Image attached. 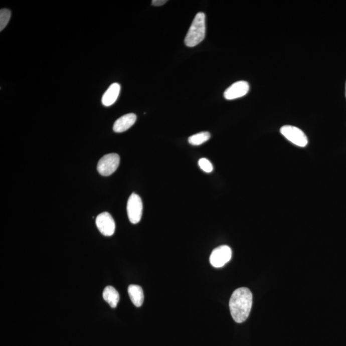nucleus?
<instances>
[{
    "label": "nucleus",
    "instance_id": "1",
    "mask_svg": "<svg viewBox=\"0 0 346 346\" xmlns=\"http://www.w3.org/2000/svg\"><path fill=\"white\" fill-rule=\"evenodd\" d=\"M252 304V293L248 288H239L233 292L229 305L231 315L235 322L241 323L248 319Z\"/></svg>",
    "mask_w": 346,
    "mask_h": 346
},
{
    "label": "nucleus",
    "instance_id": "2",
    "mask_svg": "<svg viewBox=\"0 0 346 346\" xmlns=\"http://www.w3.org/2000/svg\"><path fill=\"white\" fill-rule=\"evenodd\" d=\"M206 26L205 13H198L195 16L185 39V44L188 47H195L204 40Z\"/></svg>",
    "mask_w": 346,
    "mask_h": 346
},
{
    "label": "nucleus",
    "instance_id": "3",
    "mask_svg": "<svg viewBox=\"0 0 346 346\" xmlns=\"http://www.w3.org/2000/svg\"><path fill=\"white\" fill-rule=\"evenodd\" d=\"M120 163L119 154L110 153L103 156L98 161L97 169L101 175L108 177L118 168Z\"/></svg>",
    "mask_w": 346,
    "mask_h": 346
},
{
    "label": "nucleus",
    "instance_id": "4",
    "mask_svg": "<svg viewBox=\"0 0 346 346\" xmlns=\"http://www.w3.org/2000/svg\"><path fill=\"white\" fill-rule=\"evenodd\" d=\"M280 132L290 142L299 147L308 144V138L303 131L296 126L285 125L281 127Z\"/></svg>",
    "mask_w": 346,
    "mask_h": 346
},
{
    "label": "nucleus",
    "instance_id": "5",
    "mask_svg": "<svg viewBox=\"0 0 346 346\" xmlns=\"http://www.w3.org/2000/svg\"><path fill=\"white\" fill-rule=\"evenodd\" d=\"M143 205L141 198L137 194L133 193L127 204V213L129 220L133 224L140 222L142 216Z\"/></svg>",
    "mask_w": 346,
    "mask_h": 346
},
{
    "label": "nucleus",
    "instance_id": "6",
    "mask_svg": "<svg viewBox=\"0 0 346 346\" xmlns=\"http://www.w3.org/2000/svg\"><path fill=\"white\" fill-rule=\"evenodd\" d=\"M232 251L229 246H221L214 249L210 257L212 266L219 268L222 267L231 260Z\"/></svg>",
    "mask_w": 346,
    "mask_h": 346
},
{
    "label": "nucleus",
    "instance_id": "7",
    "mask_svg": "<svg viewBox=\"0 0 346 346\" xmlns=\"http://www.w3.org/2000/svg\"><path fill=\"white\" fill-rule=\"evenodd\" d=\"M96 227L101 234L105 236H112L115 230V223L112 217L108 212L99 214L96 219Z\"/></svg>",
    "mask_w": 346,
    "mask_h": 346
},
{
    "label": "nucleus",
    "instance_id": "8",
    "mask_svg": "<svg viewBox=\"0 0 346 346\" xmlns=\"http://www.w3.org/2000/svg\"><path fill=\"white\" fill-rule=\"evenodd\" d=\"M250 85L246 81H239L233 84L224 92L226 100H232L241 98L248 94Z\"/></svg>",
    "mask_w": 346,
    "mask_h": 346
},
{
    "label": "nucleus",
    "instance_id": "9",
    "mask_svg": "<svg viewBox=\"0 0 346 346\" xmlns=\"http://www.w3.org/2000/svg\"><path fill=\"white\" fill-rule=\"evenodd\" d=\"M137 115L133 113L123 115L115 121L113 130L116 133L124 132L135 124Z\"/></svg>",
    "mask_w": 346,
    "mask_h": 346
},
{
    "label": "nucleus",
    "instance_id": "10",
    "mask_svg": "<svg viewBox=\"0 0 346 346\" xmlns=\"http://www.w3.org/2000/svg\"><path fill=\"white\" fill-rule=\"evenodd\" d=\"M121 91V86L117 83L110 85L105 93L103 94L101 102L105 107H110L117 100Z\"/></svg>",
    "mask_w": 346,
    "mask_h": 346
},
{
    "label": "nucleus",
    "instance_id": "11",
    "mask_svg": "<svg viewBox=\"0 0 346 346\" xmlns=\"http://www.w3.org/2000/svg\"><path fill=\"white\" fill-rule=\"evenodd\" d=\"M128 292L133 304L137 307L141 306L144 302V293H143L142 288L138 285H130L128 288Z\"/></svg>",
    "mask_w": 346,
    "mask_h": 346
},
{
    "label": "nucleus",
    "instance_id": "12",
    "mask_svg": "<svg viewBox=\"0 0 346 346\" xmlns=\"http://www.w3.org/2000/svg\"><path fill=\"white\" fill-rule=\"evenodd\" d=\"M103 297L104 300L112 308H115L117 307V304H118L119 301L120 296L118 292L115 290V288L112 287V286H107L103 290Z\"/></svg>",
    "mask_w": 346,
    "mask_h": 346
},
{
    "label": "nucleus",
    "instance_id": "13",
    "mask_svg": "<svg viewBox=\"0 0 346 346\" xmlns=\"http://www.w3.org/2000/svg\"><path fill=\"white\" fill-rule=\"evenodd\" d=\"M210 138H211V133L208 131H202V132L191 136L189 138L188 141L193 146H200L208 141Z\"/></svg>",
    "mask_w": 346,
    "mask_h": 346
},
{
    "label": "nucleus",
    "instance_id": "14",
    "mask_svg": "<svg viewBox=\"0 0 346 346\" xmlns=\"http://www.w3.org/2000/svg\"><path fill=\"white\" fill-rule=\"evenodd\" d=\"M11 17V12L8 9L0 10V31H3L8 25Z\"/></svg>",
    "mask_w": 346,
    "mask_h": 346
},
{
    "label": "nucleus",
    "instance_id": "15",
    "mask_svg": "<svg viewBox=\"0 0 346 346\" xmlns=\"http://www.w3.org/2000/svg\"><path fill=\"white\" fill-rule=\"evenodd\" d=\"M198 165H199L201 169L205 172H211L214 169L213 165H212L211 161L205 158L200 159L199 161H198Z\"/></svg>",
    "mask_w": 346,
    "mask_h": 346
},
{
    "label": "nucleus",
    "instance_id": "16",
    "mask_svg": "<svg viewBox=\"0 0 346 346\" xmlns=\"http://www.w3.org/2000/svg\"><path fill=\"white\" fill-rule=\"evenodd\" d=\"M167 1L166 0H153L152 1V5L154 6L159 7L164 5Z\"/></svg>",
    "mask_w": 346,
    "mask_h": 346
},
{
    "label": "nucleus",
    "instance_id": "17",
    "mask_svg": "<svg viewBox=\"0 0 346 346\" xmlns=\"http://www.w3.org/2000/svg\"><path fill=\"white\" fill-rule=\"evenodd\" d=\"M345 96H346V84H345Z\"/></svg>",
    "mask_w": 346,
    "mask_h": 346
}]
</instances>
